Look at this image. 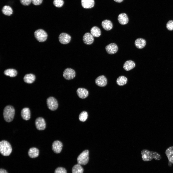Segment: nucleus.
I'll use <instances>...</instances> for the list:
<instances>
[{"instance_id":"27","label":"nucleus","mask_w":173,"mask_h":173,"mask_svg":"<svg viewBox=\"0 0 173 173\" xmlns=\"http://www.w3.org/2000/svg\"><path fill=\"white\" fill-rule=\"evenodd\" d=\"M2 13L8 16L11 15L13 13V10L12 8L8 6H5L2 9Z\"/></svg>"},{"instance_id":"2","label":"nucleus","mask_w":173,"mask_h":173,"mask_svg":"<svg viewBox=\"0 0 173 173\" xmlns=\"http://www.w3.org/2000/svg\"><path fill=\"white\" fill-rule=\"evenodd\" d=\"M15 113V109L12 106L8 105L4 108L3 111V116L6 122H10L12 121L14 118Z\"/></svg>"},{"instance_id":"15","label":"nucleus","mask_w":173,"mask_h":173,"mask_svg":"<svg viewBox=\"0 0 173 173\" xmlns=\"http://www.w3.org/2000/svg\"><path fill=\"white\" fill-rule=\"evenodd\" d=\"M117 20L119 23L122 25L126 24L129 21L128 16L125 13L120 14L118 17Z\"/></svg>"},{"instance_id":"25","label":"nucleus","mask_w":173,"mask_h":173,"mask_svg":"<svg viewBox=\"0 0 173 173\" xmlns=\"http://www.w3.org/2000/svg\"><path fill=\"white\" fill-rule=\"evenodd\" d=\"M127 80H128L126 77L123 76H121L117 78L116 82L118 85L123 86L127 83Z\"/></svg>"},{"instance_id":"35","label":"nucleus","mask_w":173,"mask_h":173,"mask_svg":"<svg viewBox=\"0 0 173 173\" xmlns=\"http://www.w3.org/2000/svg\"><path fill=\"white\" fill-rule=\"evenodd\" d=\"M0 173H8L5 170L3 169H0Z\"/></svg>"},{"instance_id":"33","label":"nucleus","mask_w":173,"mask_h":173,"mask_svg":"<svg viewBox=\"0 0 173 173\" xmlns=\"http://www.w3.org/2000/svg\"><path fill=\"white\" fill-rule=\"evenodd\" d=\"M21 3L24 6H28L31 2V0H20Z\"/></svg>"},{"instance_id":"17","label":"nucleus","mask_w":173,"mask_h":173,"mask_svg":"<svg viewBox=\"0 0 173 173\" xmlns=\"http://www.w3.org/2000/svg\"><path fill=\"white\" fill-rule=\"evenodd\" d=\"M136 64L135 62L131 60H128L126 61L123 65V68L126 71H129L134 68Z\"/></svg>"},{"instance_id":"30","label":"nucleus","mask_w":173,"mask_h":173,"mask_svg":"<svg viewBox=\"0 0 173 173\" xmlns=\"http://www.w3.org/2000/svg\"><path fill=\"white\" fill-rule=\"evenodd\" d=\"M53 3L56 7H60L63 5L64 1L63 0H54Z\"/></svg>"},{"instance_id":"28","label":"nucleus","mask_w":173,"mask_h":173,"mask_svg":"<svg viewBox=\"0 0 173 173\" xmlns=\"http://www.w3.org/2000/svg\"><path fill=\"white\" fill-rule=\"evenodd\" d=\"M4 74L6 75L13 77L16 76L17 73V71L13 69H8L5 70Z\"/></svg>"},{"instance_id":"16","label":"nucleus","mask_w":173,"mask_h":173,"mask_svg":"<svg viewBox=\"0 0 173 173\" xmlns=\"http://www.w3.org/2000/svg\"><path fill=\"white\" fill-rule=\"evenodd\" d=\"M21 116L24 120H29L31 118V112L29 109L27 107L23 109L21 112Z\"/></svg>"},{"instance_id":"7","label":"nucleus","mask_w":173,"mask_h":173,"mask_svg":"<svg viewBox=\"0 0 173 173\" xmlns=\"http://www.w3.org/2000/svg\"><path fill=\"white\" fill-rule=\"evenodd\" d=\"M75 76V72L72 69L67 68L64 70L63 76L65 79L68 80L73 79Z\"/></svg>"},{"instance_id":"21","label":"nucleus","mask_w":173,"mask_h":173,"mask_svg":"<svg viewBox=\"0 0 173 173\" xmlns=\"http://www.w3.org/2000/svg\"><path fill=\"white\" fill-rule=\"evenodd\" d=\"M165 154L169 161L173 164V146L168 147L166 150Z\"/></svg>"},{"instance_id":"8","label":"nucleus","mask_w":173,"mask_h":173,"mask_svg":"<svg viewBox=\"0 0 173 173\" xmlns=\"http://www.w3.org/2000/svg\"><path fill=\"white\" fill-rule=\"evenodd\" d=\"M35 123L36 128L39 130H44L46 127V124L44 119L42 117H38L36 119Z\"/></svg>"},{"instance_id":"34","label":"nucleus","mask_w":173,"mask_h":173,"mask_svg":"<svg viewBox=\"0 0 173 173\" xmlns=\"http://www.w3.org/2000/svg\"><path fill=\"white\" fill-rule=\"evenodd\" d=\"M43 0H31V2L35 5H39L41 4Z\"/></svg>"},{"instance_id":"13","label":"nucleus","mask_w":173,"mask_h":173,"mask_svg":"<svg viewBox=\"0 0 173 173\" xmlns=\"http://www.w3.org/2000/svg\"><path fill=\"white\" fill-rule=\"evenodd\" d=\"M94 37L91 33L87 32L85 33L83 37V39L84 42L87 45H90L94 42Z\"/></svg>"},{"instance_id":"19","label":"nucleus","mask_w":173,"mask_h":173,"mask_svg":"<svg viewBox=\"0 0 173 173\" xmlns=\"http://www.w3.org/2000/svg\"><path fill=\"white\" fill-rule=\"evenodd\" d=\"M146 44V40L144 39L139 38L136 40L135 42V45L136 47L138 49H142L145 46Z\"/></svg>"},{"instance_id":"29","label":"nucleus","mask_w":173,"mask_h":173,"mask_svg":"<svg viewBox=\"0 0 173 173\" xmlns=\"http://www.w3.org/2000/svg\"><path fill=\"white\" fill-rule=\"evenodd\" d=\"M88 116L87 112L85 111H83L80 113L79 116V119L81 121L84 122L86 120Z\"/></svg>"},{"instance_id":"11","label":"nucleus","mask_w":173,"mask_h":173,"mask_svg":"<svg viewBox=\"0 0 173 173\" xmlns=\"http://www.w3.org/2000/svg\"><path fill=\"white\" fill-rule=\"evenodd\" d=\"M95 83L96 85L100 87L105 86L107 84V80L106 77L103 75L100 76L96 78Z\"/></svg>"},{"instance_id":"9","label":"nucleus","mask_w":173,"mask_h":173,"mask_svg":"<svg viewBox=\"0 0 173 173\" xmlns=\"http://www.w3.org/2000/svg\"><path fill=\"white\" fill-rule=\"evenodd\" d=\"M71 36L68 34L65 33H62L59 36V39L60 42L63 44H67L70 41Z\"/></svg>"},{"instance_id":"14","label":"nucleus","mask_w":173,"mask_h":173,"mask_svg":"<svg viewBox=\"0 0 173 173\" xmlns=\"http://www.w3.org/2000/svg\"><path fill=\"white\" fill-rule=\"evenodd\" d=\"M77 94L80 98L84 99L88 95L89 92L86 89L82 88H78L76 91Z\"/></svg>"},{"instance_id":"4","label":"nucleus","mask_w":173,"mask_h":173,"mask_svg":"<svg viewBox=\"0 0 173 173\" xmlns=\"http://www.w3.org/2000/svg\"><path fill=\"white\" fill-rule=\"evenodd\" d=\"M89 152L88 150L82 152L78 156L77 158L78 164L81 165H85L88 162L89 160Z\"/></svg>"},{"instance_id":"22","label":"nucleus","mask_w":173,"mask_h":173,"mask_svg":"<svg viewBox=\"0 0 173 173\" xmlns=\"http://www.w3.org/2000/svg\"><path fill=\"white\" fill-rule=\"evenodd\" d=\"M39 150L35 147L30 148L28 152L29 156L32 158H34L37 157L39 155Z\"/></svg>"},{"instance_id":"36","label":"nucleus","mask_w":173,"mask_h":173,"mask_svg":"<svg viewBox=\"0 0 173 173\" xmlns=\"http://www.w3.org/2000/svg\"><path fill=\"white\" fill-rule=\"evenodd\" d=\"M114 1L118 3H120L122 2L124 0H113Z\"/></svg>"},{"instance_id":"32","label":"nucleus","mask_w":173,"mask_h":173,"mask_svg":"<svg viewBox=\"0 0 173 173\" xmlns=\"http://www.w3.org/2000/svg\"><path fill=\"white\" fill-rule=\"evenodd\" d=\"M166 26L167 29L169 31L173 30V20L169 21L166 24Z\"/></svg>"},{"instance_id":"31","label":"nucleus","mask_w":173,"mask_h":173,"mask_svg":"<svg viewBox=\"0 0 173 173\" xmlns=\"http://www.w3.org/2000/svg\"><path fill=\"white\" fill-rule=\"evenodd\" d=\"M54 173H67V172L66 170L64 168L59 167L56 169Z\"/></svg>"},{"instance_id":"18","label":"nucleus","mask_w":173,"mask_h":173,"mask_svg":"<svg viewBox=\"0 0 173 173\" xmlns=\"http://www.w3.org/2000/svg\"><path fill=\"white\" fill-rule=\"evenodd\" d=\"M81 4L83 8L86 9L90 8L93 7L94 1V0H81Z\"/></svg>"},{"instance_id":"3","label":"nucleus","mask_w":173,"mask_h":173,"mask_svg":"<svg viewBox=\"0 0 173 173\" xmlns=\"http://www.w3.org/2000/svg\"><path fill=\"white\" fill-rule=\"evenodd\" d=\"M12 148L10 143L5 140H2L0 142V152L4 156L9 155L12 152Z\"/></svg>"},{"instance_id":"23","label":"nucleus","mask_w":173,"mask_h":173,"mask_svg":"<svg viewBox=\"0 0 173 173\" xmlns=\"http://www.w3.org/2000/svg\"><path fill=\"white\" fill-rule=\"evenodd\" d=\"M35 79V75L32 74H27L24 77V80L26 83L31 84L32 83Z\"/></svg>"},{"instance_id":"24","label":"nucleus","mask_w":173,"mask_h":173,"mask_svg":"<svg viewBox=\"0 0 173 173\" xmlns=\"http://www.w3.org/2000/svg\"><path fill=\"white\" fill-rule=\"evenodd\" d=\"M91 33L95 37H98L101 35V31L98 27L94 26L90 30Z\"/></svg>"},{"instance_id":"26","label":"nucleus","mask_w":173,"mask_h":173,"mask_svg":"<svg viewBox=\"0 0 173 173\" xmlns=\"http://www.w3.org/2000/svg\"><path fill=\"white\" fill-rule=\"evenodd\" d=\"M83 167L78 164L74 165L72 169V173H83Z\"/></svg>"},{"instance_id":"1","label":"nucleus","mask_w":173,"mask_h":173,"mask_svg":"<svg viewBox=\"0 0 173 173\" xmlns=\"http://www.w3.org/2000/svg\"><path fill=\"white\" fill-rule=\"evenodd\" d=\"M141 154L142 160L145 161H151L153 159L160 160L161 158V155L157 152L150 151L147 149L142 150Z\"/></svg>"},{"instance_id":"20","label":"nucleus","mask_w":173,"mask_h":173,"mask_svg":"<svg viewBox=\"0 0 173 173\" xmlns=\"http://www.w3.org/2000/svg\"><path fill=\"white\" fill-rule=\"evenodd\" d=\"M101 25L103 29L107 31L111 30L113 27V25L111 22L108 19L103 21L102 22Z\"/></svg>"},{"instance_id":"10","label":"nucleus","mask_w":173,"mask_h":173,"mask_svg":"<svg viewBox=\"0 0 173 173\" xmlns=\"http://www.w3.org/2000/svg\"><path fill=\"white\" fill-rule=\"evenodd\" d=\"M105 49L109 54H112L116 53L118 49L117 45L114 43H111L106 46Z\"/></svg>"},{"instance_id":"6","label":"nucleus","mask_w":173,"mask_h":173,"mask_svg":"<svg viewBox=\"0 0 173 173\" xmlns=\"http://www.w3.org/2000/svg\"><path fill=\"white\" fill-rule=\"evenodd\" d=\"M47 104L48 108L51 111L56 110L58 106V103L57 100L54 97H50L47 99Z\"/></svg>"},{"instance_id":"12","label":"nucleus","mask_w":173,"mask_h":173,"mask_svg":"<svg viewBox=\"0 0 173 173\" xmlns=\"http://www.w3.org/2000/svg\"><path fill=\"white\" fill-rule=\"evenodd\" d=\"M63 146L62 143L60 141L57 140L54 141L52 145V149L53 152L58 154L61 152Z\"/></svg>"},{"instance_id":"5","label":"nucleus","mask_w":173,"mask_h":173,"mask_svg":"<svg viewBox=\"0 0 173 173\" xmlns=\"http://www.w3.org/2000/svg\"><path fill=\"white\" fill-rule=\"evenodd\" d=\"M35 38L39 42H43L46 41L47 37V34L44 30L42 29L36 31L34 33Z\"/></svg>"}]
</instances>
